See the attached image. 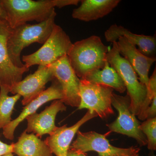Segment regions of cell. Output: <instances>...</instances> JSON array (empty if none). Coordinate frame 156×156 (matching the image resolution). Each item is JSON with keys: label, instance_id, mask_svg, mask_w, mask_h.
I'll use <instances>...</instances> for the list:
<instances>
[{"label": "cell", "instance_id": "1", "mask_svg": "<svg viewBox=\"0 0 156 156\" xmlns=\"http://www.w3.org/2000/svg\"><path fill=\"white\" fill-rule=\"evenodd\" d=\"M108 50L100 37L92 36L73 44L68 58L77 76L84 79L90 73L103 68Z\"/></svg>", "mask_w": 156, "mask_h": 156}, {"label": "cell", "instance_id": "2", "mask_svg": "<svg viewBox=\"0 0 156 156\" xmlns=\"http://www.w3.org/2000/svg\"><path fill=\"white\" fill-rule=\"evenodd\" d=\"M56 13L50 18L36 24L25 23L11 29L7 41V48L10 59L17 67H25L20 59L23 49L35 43L44 44L47 41L55 25Z\"/></svg>", "mask_w": 156, "mask_h": 156}, {"label": "cell", "instance_id": "3", "mask_svg": "<svg viewBox=\"0 0 156 156\" xmlns=\"http://www.w3.org/2000/svg\"><path fill=\"white\" fill-rule=\"evenodd\" d=\"M6 20L11 28L29 21L41 23L56 14L58 0H2Z\"/></svg>", "mask_w": 156, "mask_h": 156}, {"label": "cell", "instance_id": "4", "mask_svg": "<svg viewBox=\"0 0 156 156\" xmlns=\"http://www.w3.org/2000/svg\"><path fill=\"white\" fill-rule=\"evenodd\" d=\"M112 48L108 50L106 59L122 80L130 99L129 109L134 115H138L145 100L147 88L140 82L134 69L127 60L120 55L117 41L113 42Z\"/></svg>", "mask_w": 156, "mask_h": 156}, {"label": "cell", "instance_id": "5", "mask_svg": "<svg viewBox=\"0 0 156 156\" xmlns=\"http://www.w3.org/2000/svg\"><path fill=\"white\" fill-rule=\"evenodd\" d=\"M73 43L61 27L55 24L50 37L43 46L35 52L22 56L27 68L35 65L48 66L67 56Z\"/></svg>", "mask_w": 156, "mask_h": 156}, {"label": "cell", "instance_id": "6", "mask_svg": "<svg viewBox=\"0 0 156 156\" xmlns=\"http://www.w3.org/2000/svg\"><path fill=\"white\" fill-rule=\"evenodd\" d=\"M113 92V89L111 87L80 79V103L78 109H88L101 119H106L114 114L112 105Z\"/></svg>", "mask_w": 156, "mask_h": 156}, {"label": "cell", "instance_id": "7", "mask_svg": "<svg viewBox=\"0 0 156 156\" xmlns=\"http://www.w3.org/2000/svg\"><path fill=\"white\" fill-rule=\"evenodd\" d=\"M130 98L128 95L123 96L113 93L112 105L118 111L116 119L106 125L110 131L126 135L134 138L141 146L147 144V140L140 128V124L129 109Z\"/></svg>", "mask_w": 156, "mask_h": 156}, {"label": "cell", "instance_id": "8", "mask_svg": "<svg viewBox=\"0 0 156 156\" xmlns=\"http://www.w3.org/2000/svg\"><path fill=\"white\" fill-rule=\"evenodd\" d=\"M111 131L104 134L95 131L82 132L78 131L77 137L69 148L86 153L88 151H95L98 156H122L139 153V147L123 148L115 147L110 144L106 137Z\"/></svg>", "mask_w": 156, "mask_h": 156}, {"label": "cell", "instance_id": "9", "mask_svg": "<svg viewBox=\"0 0 156 156\" xmlns=\"http://www.w3.org/2000/svg\"><path fill=\"white\" fill-rule=\"evenodd\" d=\"M11 29L7 20L0 17V88L9 92L14 84L22 80L23 74L29 70L26 66L17 67L10 59L7 41Z\"/></svg>", "mask_w": 156, "mask_h": 156}, {"label": "cell", "instance_id": "10", "mask_svg": "<svg viewBox=\"0 0 156 156\" xmlns=\"http://www.w3.org/2000/svg\"><path fill=\"white\" fill-rule=\"evenodd\" d=\"M48 66L54 78L61 85L63 97L60 100L69 106L79 107L80 103L79 95L80 79L70 64L67 56H63Z\"/></svg>", "mask_w": 156, "mask_h": 156}, {"label": "cell", "instance_id": "11", "mask_svg": "<svg viewBox=\"0 0 156 156\" xmlns=\"http://www.w3.org/2000/svg\"><path fill=\"white\" fill-rule=\"evenodd\" d=\"M54 79L48 66L39 65L33 74L14 84L10 92L22 96V105L26 106L44 91L46 84Z\"/></svg>", "mask_w": 156, "mask_h": 156}, {"label": "cell", "instance_id": "12", "mask_svg": "<svg viewBox=\"0 0 156 156\" xmlns=\"http://www.w3.org/2000/svg\"><path fill=\"white\" fill-rule=\"evenodd\" d=\"M63 97L61 85L56 79L53 80L52 85L27 105L19 115L12 120L10 124L3 128V134L7 139L13 140L14 131L20 122L29 116L36 112L39 108L47 102L52 100H61Z\"/></svg>", "mask_w": 156, "mask_h": 156}, {"label": "cell", "instance_id": "13", "mask_svg": "<svg viewBox=\"0 0 156 156\" xmlns=\"http://www.w3.org/2000/svg\"><path fill=\"white\" fill-rule=\"evenodd\" d=\"M97 116L94 112L88 110L85 115L73 126L67 127V125H66L57 127L44 141L52 153L56 156H67L72 141L81 126Z\"/></svg>", "mask_w": 156, "mask_h": 156}, {"label": "cell", "instance_id": "14", "mask_svg": "<svg viewBox=\"0 0 156 156\" xmlns=\"http://www.w3.org/2000/svg\"><path fill=\"white\" fill-rule=\"evenodd\" d=\"M117 45L120 55L124 56L130 63L139 76L140 82L147 88L149 80V72L151 66L156 61V58L144 55L135 45L124 37H120L118 39Z\"/></svg>", "mask_w": 156, "mask_h": 156}, {"label": "cell", "instance_id": "15", "mask_svg": "<svg viewBox=\"0 0 156 156\" xmlns=\"http://www.w3.org/2000/svg\"><path fill=\"white\" fill-rule=\"evenodd\" d=\"M66 109V106L61 100L54 101L41 112L34 113L26 119L27 126L25 131L33 132L39 137L46 134L50 135L57 128L55 122L57 114Z\"/></svg>", "mask_w": 156, "mask_h": 156}, {"label": "cell", "instance_id": "16", "mask_svg": "<svg viewBox=\"0 0 156 156\" xmlns=\"http://www.w3.org/2000/svg\"><path fill=\"white\" fill-rule=\"evenodd\" d=\"M123 37L138 47V50L144 55L156 58V39L155 36H146L133 33L122 26L113 24L105 33L107 42L117 41L120 37Z\"/></svg>", "mask_w": 156, "mask_h": 156}, {"label": "cell", "instance_id": "17", "mask_svg": "<svg viewBox=\"0 0 156 156\" xmlns=\"http://www.w3.org/2000/svg\"><path fill=\"white\" fill-rule=\"evenodd\" d=\"M121 2L120 0H82L80 5L74 9V19L89 22L102 18L110 13Z\"/></svg>", "mask_w": 156, "mask_h": 156}, {"label": "cell", "instance_id": "18", "mask_svg": "<svg viewBox=\"0 0 156 156\" xmlns=\"http://www.w3.org/2000/svg\"><path fill=\"white\" fill-rule=\"evenodd\" d=\"M18 156H53L44 141L33 134L23 131L18 141L13 144V151Z\"/></svg>", "mask_w": 156, "mask_h": 156}, {"label": "cell", "instance_id": "19", "mask_svg": "<svg viewBox=\"0 0 156 156\" xmlns=\"http://www.w3.org/2000/svg\"><path fill=\"white\" fill-rule=\"evenodd\" d=\"M84 79L93 83L111 87L121 93H124L126 90L122 80L107 60L102 69L90 73Z\"/></svg>", "mask_w": 156, "mask_h": 156}, {"label": "cell", "instance_id": "20", "mask_svg": "<svg viewBox=\"0 0 156 156\" xmlns=\"http://www.w3.org/2000/svg\"><path fill=\"white\" fill-rule=\"evenodd\" d=\"M0 89V128H3L12 121L11 115L14 107L21 96L18 94L9 96V91Z\"/></svg>", "mask_w": 156, "mask_h": 156}, {"label": "cell", "instance_id": "21", "mask_svg": "<svg viewBox=\"0 0 156 156\" xmlns=\"http://www.w3.org/2000/svg\"><path fill=\"white\" fill-rule=\"evenodd\" d=\"M143 133L147 140V148L149 150L156 149V117L147 119L140 127Z\"/></svg>", "mask_w": 156, "mask_h": 156}, {"label": "cell", "instance_id": "22", "mask_svg": "<svg viewBox=\"0 0 156 156\" xmlns=\"http://www.w3.org/2000/svg\"><path fill=\"white\" fill-rule=\"evenodd\" d=\"M156 96V70H154L152 76L149 78L148 85L147 88V94L145 99L138 115L140 120L144 121V115L146 111L151 103L154 97Z\"/></svg>", "mask_w": 156, "mask_h": 156}, {"label": "cell", "instance_id": "23", "mask_svg": "<svg viewBox=\"0 0 156 156\" xmlns=\"http://www.w3.org/2000/svg\"><path fill=\"white\" fill-rule=\"evenodd\" d=\"M156 96L154 97L151 103L146 111L144 115V120L156 117Z\"/></svg>", "mask_w": 156, "mask_h": 156}, {"label": "cell", "instance_id": "24", "mask_svg": "<svg viewBox=\"0 0 156 156\" xmlns=\"http://www.w3.org/2000/svg\"><path fill=\"white\" fill-rule=\"evenodd\" d=\"M13 144H7L0 140V156L10 153H13Z\"/></svg>", "mask_w": 156, "mask_h": 156}, {"label": "cell", "instance_id": "25", "mask_svg": "<svg viewBox=\"0 0 156 156\" xmlns=\"http://www.w3.org/2000/svg\"><path fill=\"white\" fill-rule=\"evenodd\" d=\"M67 156H89L86 154L79 151L69 148L68 151Z\"/></svg>", "mask_w": 156, "mask_h": 156}, {"label": "cell", "instance_id": "26", "mask_svg": "<svg viewBox=\"0 0 156 156\" xmlns=\"http://www.w3.org/2000/svg\"><path fill=\"white\" fill-rule=\"evenodd\" d=\"M0 17L6 20L5 13V10L3 8L2 0H0Z\"/></svg>", "mask_w": 156, "mask_h": 156}, {"label": "cell", "instance_id": "27", "mask_svg": "<svg viewBox=\"0 0 156 156\" xmlns=\"http://www.w3.org/2000/svg\"><path fill=\"white\" fill-rule=\"evenodd\" d=\"M122 156H140L139 154V153H136L133 154L128 155H125Z\"/></svg>", "mask_w": 156, "mask_h": 156}, {"label": "cell", "instance_id": "28", "mask_svg": "<svg viewBox=\"0 0 156 156\" xmlns=\"http://www.w3.org/2000/svg\"><path fill=\"white\" fill-rule=\"evenodd\" d=\"M2 156H14L12 153H8Z\"/></svg>", "mask_w": 156, "mask_h": 156}, {"label": "cell", "instance_id": "29", "mask_svg": "<svg viewBox=\"0 0 156 156\" xmlns=\"http://www.w3.org/2000/svg\"><path fill=\"white\" fill-rule=\"evenodd\" d=\"M152 156H156L155 155H153Z\"/></svg>", "mask_w": 156, "mask_h": 156}]
</instances>
